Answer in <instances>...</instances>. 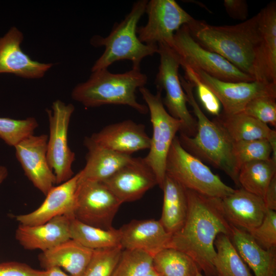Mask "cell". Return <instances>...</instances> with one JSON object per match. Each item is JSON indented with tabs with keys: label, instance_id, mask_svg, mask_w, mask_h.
I'll return each instance as SVG.
<instances>
[{
	"label": "cell",
	"instance_id": "obj_45",
	"mask_svg": "<svg viewBox=\"0 0 276 276\" xmlns=\"http://www.w3.org/2000/svg\"><path fill=\"white\" fill-rule=\"evenodd\" d=\"M196 276H205L203 274H202V272H199Z\"/></svg>",
	"mask_w": 276,
	"mask_h": 276
},
{
	"label": "cell",
	"instance_id": "obj_16",
	"mask_svg": "<svg viewBox=\"0 0 276 276\" xmlns=\"http://www.w3.org/2000/svg\"><path fill=\"white\" fill-rule=\"evenodd\" d=\"M79 172L67 181L53 187L41 204L29 213L16 216L20 224L36 225L44 223L59 216L74 217Z\"/></svg>",
	"mask_w": 276,
	"mask_h": 276
},
{
	"label": "cell",
	"instance_id": "obj_8",
	"mask_svg": "<svg viewBox=\"0 0 276 276\" xmlns=\"http://www.w3.org/2000/svg\"><path fill=\"white\" fill-rule=\"evenodd\" d=\"M157 45L160 63L155 80L157 90H165L166 95L163 98V104L173 117L181 122L182 126L180 132L189 136H194L197 132V123L187 106V96L178 73L180 57L168 44L160 43Z\"/></svg>",
	"mask_w": 276,
	"mask_h": 276
},
{
	"label": "cell",
	"instance_id": "obj_29",
	"mask_svg": "<svg viewBox=\"0 0 276 276\" xmlns=\"http://www.w3.org/2000/svg\"><path fill=\"white\" fill-rule=\"evenodd\" d=\"M214 245L216 255L214 265L216 276H253L228 236L218 235Z\"/></svg>",
	"mask_w": 276,
	"mask_h": 276
},
{
	"label": "cell",
	"instance_id": "obj_35",
	"mask_svg": "<svg viewBox=\"0 0 276 276\" xmlns=\"http://www.w3.org/2000/svg\"><path fill=\"white\" fill-rule=\"evenodd\" d=\"M38 124L34 118L23 120L0 118V138L10 146L15 147L28 136L33 134Z\"/></svg>",
	"mask_w": 276,
	"mask_h": 276
},
{
	"label": "cell",
	"instance_id": "obj_12",
	"mask_svg": "<svg viewBox=\"0 0 276 276\" xmlns=\"http://www.w3.org/2000/svg\"><path fill=\"white\" fill-rule=\"evenodd\" d=\"M145 13L147 22L137 27L136 33L139 40L148 45L165 43L170 45L175 33L194 19L174 0L148 1Z\"/></svg>",
	"mask_w": 276,
	"mask_h": 276
},
{
	"label": "cell",
	"instance_id": "obj_43",
	"mask_svg": "<svg viewBox=\"0 0 276 276\" xmlns=\"http://www.w3.org/2000/svg\"><path fill=\"white\" fill-rule=\"evenodd\" d=\"M8 173L7 168L4 166H0V184L6 178Z\"/></svg>",
	"mask_w": 276,
	"mask_h": 276
},
{
	"label": "cell",
	"instance_id": "obj_31",
	"mask_svg": "<svg viewBox=\"0 0 276 276\" xmlns=\"http://www.w3.org/2000/svg\"><path fill=\"white\" fill-rule=\"evenodd\" d=\"M258 24L270 75L276 83V3L272 2L258 13Z\"/></svg>",
	"mask_w": 276,
	"mask_h": 276
},
{
	"label": "cell",
	"instance_id": "obj_15",
	"mask_svg": "<svg viewBox=\"0 0 276 276\" xmlns=\"http://www.w3.org/2000/svg\"><path fill=\"white\" fill-rule=\"evenodd\" d=\"M102 182L122 203L140 199L157 185L153 171L144 158L140 157H132L127 164Z\"/></svg>",
	"mask_w": 276,
	"mask_h": 276
},
{
	"label": "cell",
	"instance_id": "obj_25",
	"mask_svg": "<svg viewBox=\"0 0 276 276\" xmlns=\"http://www.w3.org/2000/svg\"><path fill=\"white\" fill-rule=\"evenodd\" d=\"M162 189L163 203L159 220L172 235L182 226L188 212L187 189L179 182L166 174Z\"/></svg>",
	"mask_w": 276,
	"mask_h": 276
},
{
	"label": "cell",
	"instance_id": "obj_37",
	"mask_svg": "<svg viewBox=\"0 0 276 276\" xmlns=\"http://www.w3.org/2000/svg\"><path fill=\"white\" fill-rule=\"evenodd\" d=\"M185 70V79L196 88L197 94L203 108L210 114L215 117L221 113V103L212 91L197 77L189 66H181Z\"/></svg>",
	"mask_w": 276,
	"mask_h": 276
},
{
	"label": "cell",
	"instance_id": "obj_13",
	"mask_svg": "<svg viewBox=\"0 0 276 276\" xmlns=\"http://www.w3.org/2000/svg\"><path fill=\"white\" fill-rule=\"evenodd\" d=\"M191 68L199 79L217 97L224 113L231 114L242 112L249 101L258 97L270 96L276 98V83L273 82L224 81L216 79L200 69Z\"/></svg>",
	"mask_w": 276,
	"mask_h": 276
},
{
	"label": "cell",
	"instance_id": "obj_26",
	"mask_svg": "<svg viewBox=\"0 0 276 276\" xmlns=\"http://www.w3.org/2000/svg\"><path fill=\"white\" fill-rule=\"evenodd\" d=\"M213 120L221 126L233 142L268 140L275 131L243 112L229 114L222 112Z\"/></svg>",
	"mask_w": 276,
	"mask_h": 276
},
{
	"label": "cell",
	"instance_id": "obj_24",
	"mask_svg": "<svg viewBox=\"0 0 276 276\" xmlns=\"http://www.w3.org/2000/svg\"><path fill=\"white\" fill-rule=\"evenodd\" d=\"M93 249L70 239L42 252L39 260L45 269L62 267L72 276H82L90 260Z\"/></svg>",
	"mask_w": 276,
	"mask_h": 276
},
{
	"label": "cell",
	"instance_id": "obj_14",
	"mask_svg": "<svg viewBox=\"0 0 276 276\" xmlns=\"http://www.w3.org/2000/svg\"><path fill=\"white\" fill-rule=\"evenodd\" d=\"M48 136L31 135L14 147L25 174L35 187L46 195L56 184L55 175L47 157Z\"/></svg>",
	"mask_w": 276,
	"mask_h": 276
},
{
	"label": "cell",
	"instance_id": "obj_30",
	"mask_svg": "<svg viewBox=\"0 0 276 276\" xmlns=\"http://www.w3.org/2000/svg\"><path fill=\"white\" fill-rule=\"evenodd\" d=\"M152 267L160 276H196L201 272L188 255L174 248H166L153 257Z\"/></svg>",
	"mask_w": 276,
	"mask_h": 276
},
{
	"label": "cell",
	"instance_id": "obj_17",
	"mask_svg": "<svg viewBox=\"0 0 276 276\" xmlns=\"http://www.w3.org/2000/svg\"><path fill=\"white\" fill-rule=\"evenodd\" d=\"M24 36L15 27L0 38V74L9 73L27 79L44 76L53 66L33 60L20 48Z\"/></svg>",
	"mask_w": 276,
	"mask_h": 276
},
{
	"label": "cell",
	"instance_id": "obj_42",
	"mask_svg": "<svg viewBox=\"0 0 276 276\" xmlns=\"http://www.w3.org/2000/svg\"><path fill=\"white\" fill-rule=\"evenodd\" d=\"M45 276H72L64 272L59 267H52L45 269Z\"/></svg>",
	"mask_w": 276,
	"mask_h": 276
},
{
	"label": "cell",
	"instance_id": "obj_19",
	"mask_svg": "<svg viewBox=\"0 0 276 276\" xmlns=\"http://www.w3.org/2000/svg\"><path fill=\"white\" fill-rule=\"evenodd\" d=\"M120 244L124 249H139L153 257L170 247L172 235L159 220H133L119 228Z\"/></svg>",
	"mask_w": 276,
	"mask_h": 276
},
{
	"label": "cell",
	"instance_id": "obj_44",
	"mask_svg": "<svg viewBox=\"0 0 276 276\" xmlns=\"http://www.w3.org/2000/svg\"><path fill=\"white\" fill-rule=\"evenodd\" d=\"M145 276H160V275L152 267L151 270Z\"/></svg>",
	"mask_w": 276,
	"mask_h": 276
},
{
	"label": "cell",
	"instance_id": "obj_5",
	"mask_svg": "<svg viewBox=\"0 0 276 276\" xmlns=\"http://www.w3.org/2000/svg\"><path fill=\"white\" fill-rule=\"evenodd\" d=\"M148 1L139 0L134 2L130 12L121 21L114 25L106 37L96 35L91 38L93 45L105 48L92 66L91 72L108 68L114 62L124 60L130 61L132 68L140 69L144 58L157 53V45L142 43L136 33L138 22L145 13Z\"/></svg>",
	"mask_w": 276,
	"mask_h": 276
},
{
	"label": "cell",
	"instance_id": "obj_32",
	"mask_svg": "<svg viewBox=\"0 0 276 276\" xmlns=\"http://www.w3.org/2000/svg\"><path fill=\"white\" fill-rule=\"evenodd\" d=\"M152 260L143 250L123 249L112 276H145L153 267Z\"/></svg>",
	"mask_w": 276,
	"mask_h": 276
},
{
	"label": "cell",
	"instance_id": "obj_1",
	"mask_svg": "<svg viewBox=\"0 0 276 276\" xmlns=\"http://www.w3.org/2000/svg\"><path fill=\"white\" fill-rule=\"evenodd\" d=\"M187 26L193 38L204 49L220 55L255 81L273 82L258 14L235 25L214 26L194 19Z\"/></svg>",
	"mask_w": 276,
	"mask_h": 276
},
{
	"label": "cell",
	"instance_id": "obj_4",
	"mask_svg": "<svg viewBox=\"0 0 276 276\" xmlns=\"http://www.w3.org/2000/svg\"><path fill=\"white\" fill-rule=\"evenodd\" d=\"M147 76L140 69L114 74L108 68L91 72L89 79L77 84L72 91V98L87 107L105 105H127L141 114L149 112L146 105L139 103L136 90L144 87Z\"/></svg>",
	"mask_w": 276,
	"mask_h": 276
},
{
	"label": "cell",
	"instance_id": "obj_33",
	"mask_svg": "<svg viewBox=\"0 0 276 276\" xmlns=\"http://www.w3.org/2000/svg\"><path fill=\"white\" fill-rule=\"evenodd\" d=\"M233 153L239 170L245 163L271 158L272 149L267 140L233 142Z\"/></svg>",
	"mask_w": 276,
	"mask_h": 276
},
{
	"label": "cell",
	"instance_id": "obj_2",
	"mask_svg": "<svg viewBox=\"0 0 276 276\" xmlns=\"http://www.w3.org/2000/svg\"><path fill=\"white\" fill-rule=\"evenodd\" d=\"M187 195V217L181 228L172 235L170 247L188 255L205 276H216L215 240L220 234L230 238L233 226L224 216L221 198L188 189Z\"/></svg>",
	"mask_w": 276,
	"mask_h": 276
},
{
	"label": "cell",
	"instance_id": "obj_41",
	"mask_svg": "<svg viewBox=\"0 0 276 276\" xmlns=\"http://www.w3.org/2000/svg\"><path fill=\"white\" fill-rule=\"evenodd\" d=\"M263 200L267 210H276V174L270 181L263 197Z\"/></svg>",
	"mask_w": 276,
	"mask_h": 276
},
{
	"label": "cell",
	"instance_id": "obj_11",
	"mask_svg": "<svg viewBox=\"0 0 276 276\" xmlns=\"http://www.w3.org/2000/svg\"><path fill=\"white\" fill-rule=\"evenodd\" d=\"M122 204L102 182L79 181L74 218L87 225L110 229Z\"/></svg>",
	"mask_w": 276,
	"mask_h": 276
},
{
	"label": "cell",
	"instance_id": "obj_38",
	"mask_svg": "<svg viewBox=\"0 0 276 276\" xmlns=\"http://www.w3.org/2000/svg\"><path fill=\"white\" fill-rule=\"evenodd\" d=\"M262 247H276V212L267 210L261 223L248 232Z\"/></svg>",
	"mask_w": 276,
	"mask_h": 276
},
{
	"label": "cell",
	"instance_id": "obj_6",
	"mask_svg": "<svg viewBox=\"0 0 276 276\" xmlns=\"http://www.w3.org/2000/svg\"><path fill=\"white\" fill-rule=\"evenodd\" d=\"M166 174L186 189L209 197L222 199L235 190L223 182L202 161L184 149L177 136L168 154Z\"/></svg>",
	"mask_w": 276,
	"mask_h": 276
},
{
	"label": "cell",
	"instance_id": "obj_9",
	"mask_svg": "<svg viewBox=\"0 0 276 276\" xmlns=\"http://www.w3.org/2000/svg\"><path fill=\"white\" fill-rule=\"evenodd\" d=\"M169 46L179 55L181 66L187 65L200 69L224 81H255L220 55L201 47L193 38L187 25H183L175 33L173 41Z\"/></svg>",
	"mask_w": 276,
	"mask_h": 276
},
{
	"label": "cell",
	"instance_id": "obj_34",
	"mask_svg": "<svg viewBox=\"0 0 276 276\" xmlns=\"http://www.w3.org/2000/svg\"><path fill=\"white\" fill-rule=\"evenodd\" d=\"M123 250L121 245L93 249L82 276H112Z\"/></svg>",
	"mask_w": 276,
	"mask_h": 276
},
{
	"label": "cell",
	"instance_id": "obj_3",
	"mask_svg": "<svg viewBox=\"0 0 276 276\" xmlns=\"http://www.w3.org/2000/svg\"><path fill=\"white\" fill-rule=\"evenodd\" d=\"M179 79L187 103L193 108L197 123L194 136L180 132L178 138L180 145L203 163L222 171L240 188L239 170L233 153V142L218 123L211 121L204 114L194 96V86L180 75Z\"/></svg>",
	"mask_w": 276,
	"mask_h": 276
},
{
	"label": "cell",
	"instance_id": "obj_7",
	"mask_svg": "<svg viewBox=\"0 0 276 276\" xmlns=\"http://www.w3.org/2000/svg\"><path fill=\"white\" fill-rule=\"evenodd\" d=\"M139 90L148 107L153 129L149 152L144 158L155 174L157 185L162 189L166 176L168 154L182 124L166 110L163 102L162 91L157 90L154 95L145 86Z\"/></svg>",
	"mask_w": 276,
	"mask_h": 276
},
{
	"label": "cell",
	"instance_id": "obj_10",
	"mask_svg": "<svg viewBox=\"0 0 276 276\" xmlns=\"http://www.w3.org/2000/svg\"><path fill=\"white\" fill-rule=\"evenodd\" d=\"M74 110L73 104H66L60 100L53 103L52 110H47L50 128L47 157L58 185L70 179L74 175L72 165L75 154L68 146V129Z\"/></svg>",
	"mask_w": 276,
	"mask_h": 276
},
{
	"label": "cell",
	"instance_id": "obj_27",
	"mask_svg": "<svg viewBox=\"0 0 276 276\" xmlns=\"http://www.w3.org/2000/svg\"><path fill=\"white\" fill-rule=\"evenodd\" d=\"M275 174L276 162L271 158L245 163L239 171L240 188L263 199L267 188Z\"/></svg>",
	"mask_w": 276,
	"mask_h": 276
},
{
	"label": "cell",
	"instance_id": "obj_22",
	"mask_svg": "<svg viewBox=\"0 0 276 276\" xmlns=\"http://www.w3.org/2000/svg\"><path fill=\"white\" fill-rule=\"evenodd\" d=\"M87 149L86 164L79 172V181L102 182L110 177L132 158L131 155L117 152L94 142L90 137L84 139Z\"/></svg>",
	"mask_w": 276,
	"mask_h": 276
},
{
	"label": "cell",
	"instance_id": "obj_36",
	"mask_svg": "<svg viewBox=\"0 0 276 276\" xmlns=\"http://www.w3.org/2000/svg\"><path fill=\"white\" fill-rule=\"evenodd\" d=\"M276 98L258 97L251 100L242 112L261 122L276 127Z\"/></svg>",
	"mask_w": 276,
	"mask_h": 276
},
{
	"label": "cell",
	"instance_id": "obj_20",
	"mask_svg": "<svg viewBox=\"0 0 276 276\" xmlns=\"http://www.w3.org/2000/svg\"><path fill=\"white\" fill-rule=\"evenodd\" d=\"M221 202L228 223L247 232L261 223L267 211L262 198L242 188L222 198Z\"/></svg>",
	"mask_w": 276,
	"mask_h": 276
},
{
	"label": "cell",
	"instance_id": "obj_40",
	"mask_svg": "<svg viewBox=\"0 0 276 276\" xmlns=\"http://www.w3.org/2000/svg\"><path fill=\"white\" fill-rule=\"evenodd\" d=\"M223 5L228 15L234 19L245 21L248 15V6L244 0H224Z\"/></svg>",
	"mask_w": 276,
	"mask_h": 276
},
{
	"label": "cell",
	"instance_id": "obj_39",
	"mask_svg": "<svg viewBox=\"0 0 276 276\" xmlns=\"http://www.w3.org/2000/svg\"><path fill=\"white\" fill-rule=\"evenodd\" d=\"M45 270H39L17 262L0 264V276H45Z\"/></svg>",
	"mask_w": 276,
	"mask_h": 276
},
{
	"label": "cell",
	"instance_id": "obj_23",
	"mask_svg": "<svg viewBox=\"0 0 276 276\" xmlns=\"http://www.w3.org/2000/svg\"><path fill=\"white\" fill-rule=\"evenodd\" d=\"M230 239L255 276H276V247H262L247 232L233 226Z\"/></svg>",
	"mask_w": 276,
	"mask_h": 276
},
{
	"label": "cell",
	"instance_id": "obj_21",
	"mask_svg": "<svg viewBox=\"0 0 276 276\" xmlns=\"http://www.w3.org/2000/svg\"><path fill=\"white\" fill-rule=\"evenodd\" d=\"M71 218L61 215L39 225L19 224L15 238L26 249H40L42 251L49 250L71 239Z\"/></svg>",
	"mask_w": 276,
	"mask_h": 276
},
{
	"label": "cell",
	"instance_id": "obj_18",
	"mask_svg": "<svg viewBox=\"0 0 276 276\" xmlns=\"http://www.w3.org/2000/svg\"><path fill=\"white\" fill-rule=\"evenodd\" d=\"M89 137L104 147L129 155L149 149L150 145V137L144 125L131 120L108 125Z\"/></svg>",
	"mask_w": 276,
	"mask_h": 276
},
{
	"label": "cell",
	"instance_id": "obj_28",
	"mask_svg": "<svg viewBox=\"0 0 276 276\" xmlns=\"http://www.w3.org/2000/svg\"><path fill=\"white\" fill-rule=\"evenodd\" d=\"M70 230L71 239L91 249L121 245L119 229L112 227L106 229L93 226L73 217L70 221Z\"/></svg>",
	"mask_w": 276,
	"mask_h": 276
}]
</instances>
